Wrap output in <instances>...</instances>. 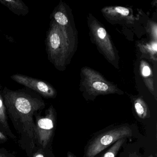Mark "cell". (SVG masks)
<instances>
[{
	"instance_id": "6da1fadb",
	"label": "cell",
	"mask_w": 157,
	"mask_h": 157,
	"mask_svg": "<svg viewBox=\"0 0 157 157\" xmlns=\"http://www.w3.org/2000/svg\"><path fill=\"white\" fill-rule=\"evenodd\" d=\"M2 95L7 112L22 139L25 138L31 150L36 144L34 115L45 104L39 94L29 88L13 90L4 87Z\"/></svg>"
},
{
	"instance_id": "7a4b0ae2",
	"label": "cell",
	"mask_w": 157,
	"mask_h": 157,
	"mask_svg": "<svg viewBox=\"0 0 157 157\" xmlns=\"http://www.w3.org/2000/svg\"><path fill=\"white\" fill-rule=\"evenodd\" d=\"M132 131L128 125H120L103 132L91 140L86 151L87 157H94L118 140L131 136Z\"/></svg>"
},
{
	"instance_id": "3957f363",
	"label": "cell",
	"mask_w": 157,
	"mask_h": 157,
	"mask_svg": "<svg viewBox=\"0 0 157 157\" xmlns=\"http://www.w3.org/2000/svg\"><path fill=\"white\" fill-rule=\"evenodd\" d=\"M56 124L55 110L51 105L47 110L44 117L36 118L35 131L36 142L45 148L50 142Z\"/></svg>"
},
{
	"instance_id": "277c9868",
	"label": "cell",
	"mask_w": 157,
	"mask_h": 157,
	"mask_svg": "<svg viewBox=\"0 0 157 157\" xmlns=\"http://www.w3.org/2000/svg\"><path fill=\"white\" fill-rule=\"evenodd\" d=\"M11 78L44 98H53L56 95L55 89L44 81L18 73L11 76Z\"/></svg>"
},
{
	"instance_id": "5b68a950",
	"label": "cell",
	"mask_w": 157,
	"mask_h": 157,
	"mask_svg": "<svg viewBox=\"0 0 157 157\" xmlns=\"http://www.w3.org/2000/svg\"><path fill=\"white\" fill-rule=\"evenodd\" d=\"M0 3L19 16H25L29 12L28 7L21 0H0Z\"/></svg>"
},
{
	"instance_id": "8992f818",
	"label": "cell",
	"mask_w": 157,
	"mask_h": 157,
	"mask_svg": "<svg viewBox=\"0 0 157 157\" xmlns=\"http://www.w3.org/2000/svg\"><path fill=\"white\" fill-rule=\"evenodd\" d=\"M2 90L0 89V127L3 132L12 138H15L9 126L7 115V109L3 101L2 95Z\"/></svg>"
},
{
	"instance_id": "52a82bcc",
	"label": "cell",
	"mask_w": 157,
	"mask_h": 157,
	"mask_svg": "<svg viewBox=\"0 0 157 157\" xmlns=\"http://www.w3.org/2000/svg\"><path fill=\"white\" fill-rule=\"evenodd\" d=\"M134 107L137 115L140 118L145 119L149 117L147 107L142 100H136L134 104Z\"/></svg>"
},
{
	"instance_id": "ba28073f",
	"label": "cell",
	"mask_w": 157,
	"mask_h": 157,
	"mask_svg": "<svg viewBox=\"0 0 157 157\" xmlns=\"http://www.w3.org/2000/svg\"><path fill=\"white\" fill-rule=\"evenodd\" d=\"M125 140V138L121 139L115 142L109 149L101 157H116L119 149Z\"/></svg>"
},
{
	"instance_id": "9c48e42d",
	"label": "cell",
	"mask_w": 157,
	"mask_h": 157,
	"mask_svg": "<svg viewBox=\"0 0 157 157\" xmlns=\"http://www.w3.org/2000/svg\"><path fill=\"white\" fill-rule=\"evenodd\" d=\"M54 17L57 24L61 26H65L68 23L67 18L62 12H56L54 14Z\"/></svg>"
},
{
	"instance_id": "30bf717a",
	"label": "cell",
	"mask_w": 157,
	"mask_h": 157,
	"mask_svg": "<svg viewBox=\"0 0 157 157\" xmlns=\"http://www.w3.org/2000/svg\"><path fill=\"white\" fill-rule=\"evenodd\" d=\"M92 85L95 90L99 91H106L109 89L108 85L102 82H94Z\"/></svg>"
},
{
	"instance_id": "8fae6325",
	"label": "cell",
	"mask_w": 157,
	"mask_h": 157,
	"mask_svg": "<svg viewBox=\"0 0 157 157\" xmlns=\"http://www.w3.org/2000/svg\"><path fill=\"white\" fill-rule=\"evenodd\" d=\"M116 12L120 14H122L124 16H127L129 14V10L128 9L126 8H124V7H118L116 8Z\"/></svg>"
},
{
	"instance_id": "7c38bea8",
	"label": "cell",
	"mask_w": 157,
	"mask_h": 157,
	"mask_svg": "<svg viewBox=\"0 0 157 157\" xmlns=\"http://www.w3.org/2000/svg\"><path fill=\"white\" fill-rule=\"evenodd\" d=\"M97 35L100 39H105L106 35V32L105 29L102 27L99 28L97 30Z\"/></svg>"
},
{
	"instance_id": "4fadbf2b",
	"label": "cell",
	"mask_w": 157,
	"mask_h": 157,
	"mask_svg": "<svg viewBox=\"0 0 157 157\" xmlns=\"http://www.w3.org/2000/svg\"><path fill=\"white\" fill-rule=\"evenodd\" d=\"M150 69L147 66H145L142 70V74L143 76H145V77H148L150 75Z\"/></svg>"
},
{
	"instance_id": "5bb4252c",
	"label": "cell",
	"mask_w": 157,
	"mask_h": 157,
	"mask_svg": "<svg viewBox=\"0 0 157 157\" xmlns=\"http://www.w3.org/2000/svg\"><path fill=\"white\" fill-rule=\"evenodd\" d=\"M8 140L7 136L3 131L0 130V143H4Z\"/></svg>"
},
{
	"instance_id": "9a60e30c",
	"label": "cell",
	"mask_w": 157,
	"mask_h": 157,
	"mask_svg": "<svg viewBox=\"0 0 157 157\" xmlns=\"http://www.w3.org/2000/svg\"><path fill=\"white\" fill-rule=\"evenodd\" d=\"M33 157H45L44 156V154H42L41 152H36L34 154Z\"/></svg>"
},
{
	"instance_id": "2e32d148",
	"label": "cell",
	"mask_w": 157,
	"mask_h": 157,
	"mask_svg": "<svg viewBox=\"0 0 157 157\" xmlns=\"http://www.w3.org/2000/svg\"><path fill=\"white\" fill-rule=\"evenodd\" d=\"M152 48H153V49H154L155 51H157V44H156V43L152 45Z\"/></svg>"
},
{
	"instance_id": "e0dca14e",
	"label": "cell",
	"mask_w": 157,
	"mask_h": 157,
	"mask_svg": "<svg viewBox=\"0 0 157 157\" xmlns=\"http://www.w3.org/2000/svg\"><path fill=\"white\" fill-rule=\"evenodd\" d=\"M67 157H73V155L70 153V152H68L67 154Z\"/></svg>"
},
{
	"instance_id": "ac0fdd59",
	"label": "cell",
	"mask_w": 157,
	"mask_h": 157,
	"mask_svg": "<svg viewBox=\"0 0 157 157\" xmlns=\"http://www.w3.org/2000/svg\"><path fill=\"white\" fill-rule=\"evenodd\" d=\"M0 157H7L6 155H4L3 154H0Z\"/></svg>"
},
{
	"instance_id": "d6986e66",
	"label": "cell",
	"mask_w": 157,
	"mask_h": 157,
	"mask_svg": "<svg viewBox=\"0 0 157 157\" xmlns=\"http://www.w3.org/2000/svg\"></svg>"
}]
</instances>
